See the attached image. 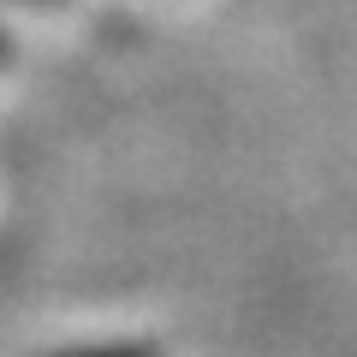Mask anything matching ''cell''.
<instances>
[{"label": "cell", "instance_id": "cell-1", "mask_svg": "<svg viewBox=\"0 0 357 357\" xmlns=\"http://www.w3.org/2000/svg\"><path fill=\"white\" fill-rule=\"evenodd\" d=\"M54 357H161L155 340H114V345H77V351H54Z\"/></svg>", "mask_w": 357, "mask_h": 357}]
</instances>
